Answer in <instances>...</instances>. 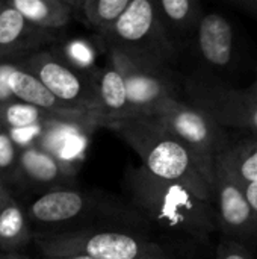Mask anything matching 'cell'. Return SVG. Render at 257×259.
Returning <instances> with one entry per match:
<instances>
[{
	"label": "cell",
	"instance_id": "obj_1",
	"mask_svg": "<svg viewBox=\"0 0 257 259\" xmlns=\"http://www.w3.org/2000/svg\"><path fill=\"white\" fill-rule=\"evenodd\" d=\"M123 190L127 203L141 215L147 229H156L159 244L167 252L171 247L183 256H195L220 232L212 203L179 184L156 179L142 165L126 171Z\"/></svg>",
	"mask_w": 257,
	"mask_h": 259
},
{
	"label": "cell",
	"instance_id": "obj_2",
	"mask_svg": "<svg viewBox=\"0 0 257 259\" xmlns=\"http://www.w3.org/2000/svg\"><path fill=\"white\" fill-rule=\"evenodd\" d=\"M108 129L136 152L147 173L156 179L179 184L198 199L214 203L212 188L191 152L156 115L124 118Z\"/></svg>",
	"mask_w": 257,
	"mask_h": 259
},
{
	"label": "cell",
	"instance_id": "obj_3",
	"mask_svg": "<svg viewBox=\"0 0 257 259\" xmlns=\"http://www.w3.org/2000/svg\"><path fill=\"white\" fill-rule=\"evenodd\" d=\"M36 246L42 256H89L92 259H171L170 253L141 229L124 226H88L48 237Z\"/></svg>",
	"mask_w": 257,
	"mask_h": 259
},
{
	"label": "cell",
	"instance_id": "obj_4",
	"mask_svg": "<svg viewBox=\"0 0 257 259\" xmlns=\"http://www.w3.org/2000/svg\"><path fill=\"white\" fill-rule=\"evenodd\" d=\"M29 215L33 222L44 225L86 220L89 226H124L148 232L145 222L126 199H118L101 191L86 193L71 188H56L30 203Z\"/></svg>",
	"mask_w": 257,
	"mask_h": 259
},
{
	"label": "cell",
	"instance_id": "obj_5",
	"mask_svg": "<svg viewBox=\"0 0 257 259\" xmlns=\"http://www.w3.org/2000/svg\"><path fill=\"white\" fill-rule=\"evenodd\" d=\"M98 39L106 52H120L155 68L171 70L180 55L162 26L155 0H132L118 23Z\"/></svg>",
	"mask_w": 257,
	"mask_h": 259
},
{
	"label": "cell",
	"instance_id": "obj_6",
	"mask_svg": "<svg viewBox=\"0 0 257 259\" xmlns=\"http://www.w3.org/2000/svg\"><path fill=\"white\" fill-rule=\"evenodd\" d=\"M153 115L188 147L200 173L214 193L217 159L233 143L229 131L221 127L203 111L180 99H167Z\"/></svg>",
	"mask_w": 257,
	"mask_h": 259
},
{
	"label": "cell",
	"instance_id": "obj_7",
	"mask_svg": "<svg viewBox=\"0 0 257 259\" xmlns=\"http://www.w3.org/2000/svg\"><path fill=\"white\" fill-rule=\"evenodd\" d=\"M185 102L208 114L224 129L257 137V100L248 88H233L214 74H192L183 82Z\"/></svg>",
	"mask_w": 257,
	"mask_h": 259
},
{
	"label": "cell",
	"instance_id": "obj_8",
	"mask_svg": "<svg viewBox=\"0 0 257 259\" xmlns=\"http://www.w3.org/2000/svg\"><path fill=\"white\" fill-rule=\"evenodd\" d=\"M212 205L223 238L238 241L253 250L257 234V214L250 205L242 179L229 161L227 152L215 164Z\"/></svg>",
	"mask_w": 257,
	"mask_h": 259
},
{
	"label": "cell",
	"instance_id": "obj_9",
	"mask_svg": "<svg viewBox=\"0 0 257 259\" xmlns=\"http://www.w3.org/2000/svg\"><path fill=\"white\" fill-rule=\"evenodd\" d=\"M21 67L35 74L58 100L71 109L95 115V77L74 70L61 58L47 52L33 55Z\"/></svg>",
	"mask_w": 257,
	"mask_h": 259
},
{
	"label": "cell",
	"instance_id": "obj_10",
	"mask_svg": "<svg viewBox=\"0 0 257 259\" xmlns=\"http://www.w3.org/2000/svg\"><path fill=\"white\" fill-rule=\"evenodd\" d=\"M106 53L108 59L117 65L124 77L129 96L130 118L153 115L167 99H179L173 70L155 68L135 62L115 50H108Z\"/></svg>",
	"mask_w": 257,
	"mask_h": 259
},
{
	"label": "cell",
	"instance_id": "obj_11",
	"mask_svg": "<svg viewBox=\"0 0 257 259\" xmlns=\"http://www.w3.org/2000/svg\"><path fill=\"white\" fill-rule=\"evenodd\" d=\"M189 49L211 70L230 67L236 55V35L230 20L220 12H204Z\"/></svg>",
	"mask_w": 257,
	"mask_h": 259
},
{
	"label": "cell",
	"instance_id": "obj_12",
	"mask_svg": "<svg viewBox=\"0 0 257 259\" xmlns=\"http://www.w3.org/2000/svg\"><path fill=\"white\" fill-rule=\"evenodd\" d=\"M97 111L95 117L100 127H109L124 118H130L129 96L124 77L117 65L108 59L95 76Z\"/></svg>",
	"mask_w": 257,
	"mask_h": 259
},
{
	"label": "cell",
	"instance_id": "obj_13",
	"mask_svg": "<svg viewBox=\"0 0 257 259\" xmlns=\"http://www.w3.org/2000/svg\"><path fill=\"white\" fill-rule=\"evenodd\" d=\"M162 26L180 53L189 49L198 24L204 15L203 6L197 0H155Z\"/></svg>",
	"mask_w": 257,
	"mask_h": 259
},
{
	"label": "cell",
	"instance_id": "obj_14",
	"mask_svg": "<svg viewBox=\"0 0 257 259\" xmlns=\"http://www.w3.org/2000/svg\"><path fill=\"white\" fill-rule=\"evenodd\" d=\"M9 88L15 97V100L32 105L38 109L53 112V114H83L71 109L61 100H58L47 87L30 71L24 70L21 65L9 76Z\"/></svg>",
	"mask_w": 257,
	"mask_h": 259
},
{
	"label": "cell",
	"instance_id": "obj_15",
	"mask_svg": "<svg viewBox=\"0 0 257 259\" xmlns=\"http://www.w3.org/2000/svg\"><path fill=\"white\" fill-rule=\"evenodd\" d=\"M20 171L24 173L29 181L41 185H61L76 173L74 168L65 165L38 146L21 149Z\"/></svg>",
	"mask_w": 257,
	"mask_h": 259
},
{
	"label": "cell",
	"instance_id": "obj_16",
	"mask_svg": "<svg viewBox=\"0 0 257 259\" xmlns=\"http://www.w3.org/2000/svg\"><path fill=\"white\" fill-rule=\"evenodd\" d=\"M9 3L39 30L62 29L74 17L68 0H11Z\"/></svg>",
	"mask_w": 257,
	"mask_h": 259
},
{
	"label": "cell",
	"instance_id": "obj_17",
	"mask_svg": "<svg viewBox=\"0 0 257 259\" xmlns=\"http://www.w3.org/2000/svg\"><path fill=\"white\" fill-rule=\"evenodd\" d=\"M74 14H82L85 23L97 32L108 33L123 17L132 0H68Z\"/></svg>",
	"mask_w": 257,
	"mask_h": 259
},
{
	"label": "cell",
	"instance_id": "obj_18",
	"mask_svg": "<svg viewBox=\"0 0 257 259\" xmlns=\"http://www.w3.org/2000/svg\"><path fill=\"white\" fill-rule=\"evenodd\" d=\"M32 234L20 205L11 199L0 211V250H17L29 244Z\"/></svg>",
	"mask_w": 257,
	"mask_h": 259
},
{
	"label": "cell",
	"instance_id": "obj_19",
	"mask_svg": "<svg viewBox=\"0 0 257 259\" xmlns=\"http://www.w3.org/2000/svg\"><path fill=\"white\" fill-rule=\"evenodd\" d=\"M39 29L30 26L26 18L8 2L0 8V55H6L17 49L29 33Z\"/></svg>",
	"mask_w": 257,
	"mask_h": 259
},
{
	"label": "cell",
	"instance_id": "obj_20",
	"mask_svg": "<svg viewBox=\"0 0 257 259\" xmlns=\"http://www.w3.org/2000/svg\"><path fill=\"white\" fill-rule=\"evenodd\" d=\"M64 115V114H53L42 109H38L32 105L23 102H11L0 106V123L8 131L11 129H26L38 124H45L52 118ZM71 115V114H70Z\"/></svg>",
	"mask_w": 257,
	"mask_h": 259
},
{
	"label": "cell",
	"instance_id": "obj_21",
	"mask_svg": "<svg viewBox=\"0 0 257 259\" xmlns=\"http://www.w3.org/2000/svg\"><path fill=\"white\" fill-rule=\"evenodd\" d=\"M229 161L236 175L248 184H257V137H247L232 143L227 150Z\"/></svg>",
	"mask_w": 257,
	"mask_h": 259
},
{
	"label": "cell",
	"instance_id": "obj_22",
	"mask_svg": "<svg viewBox=\"0 0 257 259\" xmlns=\"http://www.w3.org/2000/svg\"><path fill=\"white\" fill-rule=\"evenodd\" d=\"M64 62L68 64L70 67H73L74 70L88 74L91 77H95L98 70L95 67V49L92 44H89L85 39H71L68 41L64 49Z\"/></svg>",
	"mask_w": 257,
	"mask_h": 259
},
{
	"label": "cell",
	"instance_id": "obj_23",
	"mask_svg": "<svg viewBox=\"0 0 257 259\" xmlns=\"http://www.w3.org/2000/svg\"><path fill=\"white\" fill-rule=\"evenodd\" d=\"M20 168V156L17 155V144L11 138L9 132L3 129L0 132V175L11 178Z\"/></svg>",
	"mask_w": 257,
	"mask_h": 259
},
{
	"label": "cell",
	"instance_id": "obj_24",
	"mask_svg": "<svg viewBox=\"0 0 257 259\" xmlns=\"http://www.w3.org/2000/svg\"><path fill=\"white\" fill-rule=\"evenodd\" d=\"M214 259H257L254 256V252L238 243V241H232L227 238H221L217 250H215V258Z\"/></svg>",
	"mask_w": 257,
	"mask_h": 259
},
{
	"label": "cell",
	"instance_id": "obj_25",
	"mask_svg": "<svg viewBox=\"0 0 257 259\" xmlns=\"http://www.w3.org/2000/svg\"><path fill=\"white\" fill-rule=\"evenodd\" d=\"M18 68L15 64L9 62H0V106L15 102V97L9 88V76Z\"/></svg>",
	"mask_w": 257,
	"mask_h": 259
},
{
	"label": "cell",
	"instance_id": "obj_26",
	"mask_svg": "<svg viewBox=\"0 0 257 259\" xmlns=\"http://www.w3.org/2000/svg\"><path fill=\"white\" fill-rule=\"evenodd\" d=\"M230 5L233 8L257 18V0H236V2H230Z\"/></svg>",
	"mask_w": 257,
	"mask_h": 259
},
{
	"label": "cell",
	"instance_id": "obj_27",
	"mask_svg": "<svg viewBox=\"0 0 257 259\" xmlns=\"http://www.w3.org/2000/svg\"><path fill=\"white\" fill-rule=\"evenodd\" d=\"M242 182H244V181H242ZM244 188H245V193H247V197H248V200H250L251 208L254 209V212L257 214V184L244 182Z\"/></svg>",
	"mask_w": 257,
	"mask_h": 259
},
{
	"label": "cell",
	"instance_id": "obj_28",
	"mask_svg": "<svg viewBox=\"0 0 257 259\" xmlns=\"http://www.w3.org/2000/svg\"><path fill=\"white\" fill-rule=\"evenodd\" d=\"M12 197L9 196V193H8V190L5 188V185H3V182L0 181V211L3 209V206L11 200Z\"/></svg>",
	"mask_w": 257,
	"mask_h": 259
},
{
	"label": "cell",
	"instance_id": "obj_29",
	"mask_svg": "<svg viewBox=\"0 0 257 259\" xmlns=\"http://www.w3.org/2000/svg\"><path fill=\"white\" fill-rule=\"evenodd\" d=\"M41 259H92L89 256H82V255H74V256H42Z\"/></svg>",
	"mask_w": 257,
	"mask_h": 259
},
{
	"label": "cell",
	"instance_id": "obj_30",
	"mask_svg": "<svg viewBox=\"0 0 257 259\" xmlns=\"http://www.w3.org/2000/svg\"><path fill=\"white\" fill-rule=\"evenodd\" d=\"M0 259H29L27 256L18 255V253H8V255H0Z\"/></svg>",
	"mask_w": 257,
	"mask_h": 259
},
{
	"label": "cell",
	"instance_id": "obj_31",
	"mask_svg": "<svg viewBox=\"0 0 257 259\" xmlns=\"http://www.w3.org/2000/svg\"><path fill=\"white\" fill-rule=\"evenodd\" d=\"M248 91L253 94V97L257 100V79L254 80V82H251V85L248 87Z\"/></svg>",
	"mask_w": 257,
	"mask_h": 259
},
{
	"label": "cell",
	"instance_id": "obj_32",
	"mask_svg": "<svg viewBox=\"0 0 257 259\" xmlns=\"http://www.w3.org/2000/svg\"><path fill=\"white\" fill-rule=\"evenodd\" d=\"M3 129H5V127H3V126H2V123H0V132H2Z\"/></svg>",
	"mask_w": 257,
	"mask_h": 259
},
{
	"label": "cell",
	"instance_id": "obj_33",
	"mask_svg": "<svg viewBox=\"0 0 257 259\" xmlns=\"http://www.w3.org/2000/svg\"><path fill=\"white\" fill-rule=\"evenodd\" d=\"M254 247H257V234H256V241H254Z\"/></svg>",
	"mask_w": 257,
	"mask_h": 259
},
{
	"label": "cell",
	"instance_id": "obj_34",
	"mask_svg": "<svg viewBox=\"0 0 257 259\" xmlns=\"http://www.w3.org/2000/svg\"><path fill=\"white\" fill-rule=\"evenodd\" d=\"M256 79H257V67H256Z\"/></svg>",
	"mask_w": 257,
	"mask_h": 259
},
{
	"label": "cell",
	"instance_id": "obj_35",
	"mask_svg": "<svg viewBox=\"0 0 257 259\" xmlns=\"http://www.w3.org/2000/svg\"><path fill=\"white\" fill-rule=\"evenodd\" d=\"M2 5H3V3H0V8H2Z\"/></svg>",
	"mask_w": 257,
	"mask_h": 259
}]
</instances>
